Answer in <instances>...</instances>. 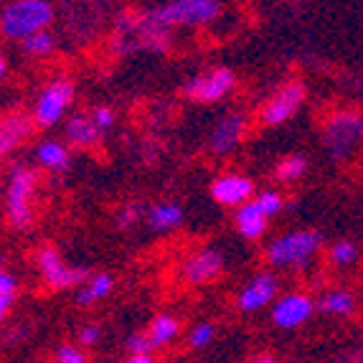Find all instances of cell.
<instances>
[{
  "mask_svg": "<svg viewBox=\"0 0 363 363\" xmlns=\"http://www.w3.org/2000/svg\"><path fill=\"white\" fill-rule=\"evenodd\" d=\"M236 84V77L231 69L216 67L211 72L201 74V77L188 79L183 84V94L194 102H216V99L226 97Z\"/></svg>",
  "mask_w": 363,
  "mask_h": 363,
  "instance_id": "8",
  "label": "cell"
},
{
  "mask_svg": "<svg viewBox=\"0 0 363 363\" xmlns=\"http://www.w3.org/2000/svg\"><path fill=\"white\" fill-rule=\"evenodd\" d=\"M128 348L133 356H150V351L155 345H152V340L145 333H133L128 338Z\"/></svg>",
  "mask_w": 363,
  "mask_h": 363,
  "instance_id": "28",
  "label": "cell"
},
{
  "mask_svg": "<svg viewBox=\"0 0 363 363\" xmlns=\"http://www.w3.org/2000/svg\"><path fill=\"white\" fill-rule=\"evenodd\" d=\"M305 170H308V160H305V155H290L277 165L274 173H277L279 181L292 183V181H297V178H303Z\"/></svg>",
  "mask_w": 363,
  "mask_h": 363,
  "instance_id": "23",
  "label": "cell"
},
{
  "mask_svg": "<svg viewBox=\"0 0 363 363\" xmlns=\"http://www.w3.org/2000/svg\"><path fill=\"white\" fill-rule=\"evenodd\" d=\"M38 267H41V274L51 290H67V287L79 285L86 277V269L69 267L54 247H43L38 252Z\"/></svg>",
  "mask_w": 363,
  "mask_h": 363,
  "instance_id": "9",
  "label": "cell"
},
{
  "mask_svg": "<svg viewBox=\"0 0 363 363\" xmlns=\"http://www.w3.org/2000/svg\"><path fill=\"white\" fill-rule=\"evenodd\" d=\"M99 133L102 130L94 125V120L86 115H74L67 122V138L72 145L77 147H94L99 143Z\"/></svg>",
  "mask_w": 363,
  "mask_h": 363,
  "instance_id": "17",
  "label": "cell"
},
{
  "mask_svg": "<svg viewBox=\"0 0 363 363\" xmlns=\"http://www.w3.org/2000/svg\"><path fill=\"white\" fill-rule=\"evenodd\" d=\"M252 363H274V361H272V358H269V356H262V358H255V361H252Z\"/></svg>",
  "mask_w": 363,
  "mask_h": 363,
  "instance_id": "36",
  "label": "cell"
},
{
  "mask_svg": "<svg viewBox=\"0 0 363 363\" xmlns=\"http://www.w3.org/2000/svg\"><path fill=\"white\" fill-rule=\"evenodd\" d=\"M72 99H74V84L72 82L59 79V82L49 84L36 99V107H33V122H36L38 128H54L56 122L64 117V112L69 109Z\"/></svg>",
  "mask_w": 363,
  "mask_h": 363,
  "instance_id": "7",
  "label": "cell"
},
{
  "mask_svg": "<svg viewBox=\"0 0 363 363\" xmlns=\"http://www.w3.org/2000/svg\"><path fill=\"white\" fill-rule=\"evenodd\" d=\"M221 269H224L221 252H216V249H199L183 264V277H186L188 285H211L213 279L221 274Z\"/></svg>",
  "mask_w": 363,
  "mask_h": 363,
  "instance_id": "11",
  "label": "cell"
},
{
  "mask_svg": "<svg viewBox=\"0 0 363 363\" xmlns=\"http://www.w3.org/2000/svg\"><path fill=\"white\" fill-rule=\"evenodd\" d=\"M255 201H257V206L262 208V213H264L267 218L274 216V213L282 208V196H279L277 191H264V194H262L259 199H255Z\"/></svg>",
  "mask_w": 363,
  "mask_h": 363,
  "instance_id": "27",
  "label": "cell"
},
{
  "mask_svg": "<svg viewBox=\"0 0 363 363\" xmlns=\"http://www.w3.org/2000/svg\"><path fill=\"white\" fill-rule=\"evenodd\" d=\"M178 333H181V323L173 315H155L150 323V330H147V338L152 340L155 348H160V345H168Z\"/></svg>",
  "mask_w": 363,
  "mask_h": 363,
  "instance_id": "19",
  "label": "cell"
},
{
  "mask_svg": "<svg viewBox=\"0 0 363 363\" xmlns=\"http://www.w3.org/2000/svg\"><path fill=\"white\" fill-rule=\"evenodd\" d=\"M99 335H102V330H99V325H84V328H82V330H79V343H84V345L97 343Z\"/></svg>",
  "mask_w": 363,
  "mask_h": 363,
  "instance_id": "33",
  "label": "cell"
},
{
  "mask_svg": "<svg viewBox=\"0 0 363 363\" xmlns=\"http://www.w3.org/2000/svg\"><path fill=\"white\" fill-rule=\"evenodd\" d=\"M236 229L244 239L255 242L259 236H264L267 231V216L262 213V208L257 206V201H249L242 208H236Z\"/></svg>",
  "mask_w": 363,
  "mask_h": 363,
  "instance_id": "16",
  "label": "cell"
},
{
  "mask_svg": "<svg viewBox=\"0 0 363 363\" xmlns=\"http://www.w3.org/2000/svg\"><path fill=\"white\" fill-rule=\"evenodd\" d=\"M183 221V208L176 203H155V206L147 211V224L155 231H168L181 226Z\"/></svg>",
  "mask_w": 363,
  "mask_h": 363,
  "instance_id": "18",
  "label": "cell"
},
{
  "mask_svg": "<svg viewBox=\"0 0 363 363\" xmlns=\"http://www.w3.org/2000/svg\"><path fill=\"white\" fill-rule=\"evenodd\" d=\"M33 128H36L33 117H28L21 109L0 117V157H8L26 138H30Z\"/></svg>",
  "mask_w": 363,
  "mask_h": 363,
  "instance_id": "14",
  "label": "cell"
},
{
  "mask_svg": "<svg viewBox=\"0 0 363 363\" xmlns=\"http://www.w3.org/2000/svg\"><path fill=\"white\" fill-rule=\"evenodd\" d=\"M112 285H115V279H112V274L102 272V274H94V277L86 282L82 290L77 292V303L79 305H91L97 303V300H102V297H107L109 292H112Z\"/></svg>",
  "mask_w": 363,
  "mask_h": 363,
  "instance_id": "21",
  "label": "cell"
},
{
  "mask_svg": "<svg viewBox=\"0 0 363 363\" xmlns=\"http://www.w3.org/2000/svg\"><path fill=\"white\" fill-rule=\"evenodd\" d=\"M325 145L333 157H345L363 140V115L358 112H338L328 120L323 130Z\"/></svg>",
  "mask_w": 363,
  "mask_h": 363,
  "instance_id": "5",
  "label": "cell"
},
{
  "mask_svg": "<svg viewBox=\"0 0 363 363\" xmlns=\"http://www.w3.org/2000/svg\"><path fill=\"white\" fill-rule=\"evenodd\" d=\"M315 310L313 297L305 292H290L282 300H277L272 308V320L279 328H300Z\"/></svg>",
  "mask_w": 363,
  "mask_h": 363,
  "instance_id": "12",
  "label": "cell"
},
{
  "mask_svg": "<svg viewBox=\"0 0 363 363\" xmlns=\"http://www.w3.org/2000/svg\"><path fill=\"white\" fill-rule=\"evenodd\" d=\"M244 128H247V122H244L242 115H226L211 133V150L216 152V155L231 152L242 143Z\"/></svg>",
  "mask_w": 363,
  "mask_h": 363,
  "instance_id": "15",
  "label": "cell"
},
{
  "mask_svg": "<svg viewBox=\"0 0 363 363\" xmlns=\"http://www.w3.org/2000/svg\"><path fill=\"white\" fill-rule=\"evenodd\" d=\"M356 257H358V249H356V244H351V242H338L333 249H330V262L338 267L353 264Z\"/></svg>",
  "mask_w": 363,
  "mask_h": 363,
  "instance_id": "25",
  "label": "cell"
},
{
  "mask_svg": "<svg viewBox=\"0 0 363 363\" xmlns=\"http://www.w3.org/2000/svg\"><path fill=\"white\" fill-rule=\"evenodd\" d=\"M221 16V3L216 0H173L155 8L152 18L157 23L168 26H201Z\"/></svg>",
  "mask_w": 363,
  "mask_h": 363,
  "instance_id": "4",
  "label": "cell"
},
{
  "mask_svg": "<svg viewBox=\"0 0 363 363\" xmlns=\"http://www.w3.org/2000/svg\"><path fill=\"white\" fill-rule=\"evenodd\" d=\"M274 295H277V279H274V274L259 272L236 295V305H239L242 313H257V310H262L264 305L272 303Z\"/></svg>",
  "mask_w": 363,
  "mask_h": 363,
  "instance_id": "13",
  "label": "cell"
},
{
  "mask_svg": "<svg viewBox=\"0 0 363 363\" xmlns=\"http://www.w3.org/2000/svg\"><path fill=\"white\" fill-rule=\"evenodd\" d=\"M13 292H16V279L0 267V297H13Z\"/></svg>",
  "mask_w": 363,
  "mask_h": 363,
  "instance_id": "32",
  "label": "cell"
},
{
  "mask_svg": "<svg viewBox=\"0 0 363 363\" xmlns=\"http://www.w3.org/2000/svg\"><path fill=\"white\" fill-rule=\"evenodd\" d=\"M56 363H86V356L74 345H61L56 351Z\"/></svg>",
  "mask_w": 363,
  "mask_h": 363,
  "instance_id": "29",
  "label": "cell"
},
{
  "mask_svg": "<svg viewBox=\"0 0 363 363\" xmlns=\"http://www.w3.org/2000/svg\"><path fill=\"white\" fill-rule=\"evenodd\" d=\"M320 310L323 313H330V315H348L353 310V295L345 290L328 292V295L320 300Z\"/></svg>",
  "mask_w": 363,
  "mask_h": 363,
  "instance_id": "22",
  "label": "cell"
},
{
  "mask_svg": "<svg viewBox=\"0 0 363 363\" xmlns=\"http://www.w3.org/2000/svg\"><path fill=\"white\" fill-rule=\"evenodd\" d=\"M125 363H155V358L152 356H130Z\"/></svg>",
  "mask_w": 363,
  "mask_h": 363,
  "instance_id": "35",
  "label": "cell"
},
{
  "mask_svg": "<svg viewBox=\"0 0 363 363\" xmlns=\"http://www.w3.org/2000/svg\"><path fill=\"white\" fill-rule=\"evenodd\" d=\"M91 120H94V125H97L99 130H107L115 125V112H112L109 107H94Z\"/></svg>",
  "mask_w": 363,
  "mask_h": 363,
  "instance_id": "30",
  "label": "cell"
},
{
  "mask_svg": "<svg viewBox=\"0 0 363 363\" xmlns=\"http://www.w3.org/2000/svg\"><path fill=\"white\" fill-rule=\"evenodd\" d=\"M54 21V6L46 0H16L0 11V30L6 38L26 41L33 33L49 28Z\"/></svg>",
  "mask_w": 363,
  "mask_h": 363,
  "instance_id": "1",
  "label": "cell"
},
{
  "mask_svg": "<svg viewBox=\"0 0 363 363\" xmlns=\"http://www.w3.org/2000/svg\"><path fill=\"white\" fill-rule=\"evenodd\" d=\"M36 155H38V163L46 165V168H51V170H67L69 168L67 147L61 145V143H56V140H43V143H38Z\"/></svg>",
  "mask_w": 363,
  "mask_h": 363,
  "instance_id": "20",
  "label": "cell"
},
{
  "mask_svg": "<svg viewBox=\"0 0 363 363\" xmlns=\"http://www.w3.org/2000/svg\"><path fill=\"white\" fill-rule=\"evenodd\" d=\"M36 170L26 168V165H16L11 170V183L6 191V208L8 218L16 229H26L33 221V208H30V199L36 194Z\"/></svg>",
  "mask_w": 363,
  "mask_h": 363,
  "instance_id": "2",
  "label": "cell"
},
{
  "mask_svg": "<svg viewBox=\"0 0 363 363\" xmlns=\"http://www.w3.org/2000/svg\"><path fill=\"white\" fill-rule=\"evenodd\" d=\"M213 335H216V328H213L211 323H201V325H196L194 330H191L188 343H191V348H206L213 340Z\"/></svg>",
  "mask_w": 363,
  "mask_h": 363,
  "instance_id": "26",
  "label": "cell"
},
{
  "mask_svg": "<svg viewBox=\"0 0 363 363\" xmlns=\"http://www.w3.org/2000/svg\"><path fill=\"white\" fill-rule=\"evenodd\" d=\"M211 196L221 206L242 208L255 196V183H252V178L242 176V173H224V176H218L213 181Z\"/></svg>",
  "mask_w": 363,
  "mask_h": 363,
  "instance_id": "10",
  "label": "cell"
},
{
  "mask_svg": "<svg viewBox=\"0 0 363 363\" xmlns=\"http://www.w3.org/2000/svg\"><path fill=\"white\" fill-rule=\"evenodd\" d=\"M23 43V51L30 56H49L51 51H54V36H51L49 30H41V33H33V36H28Z\"/></svg>",
  "mask_w": 363,
  "mask_h": 363,
  "instance_id": "24",
  "label": "cell"
},
{
  "mask_svg": "<svg viewBox=\"0 0 363 363\" xmlns=\"http://www.w3.org/2000/svg\"><path fill=\"white\" fill-rule=\"evenodd\" d=\"M303 102H305V84L290 82V84L277 89L272 97L262 104L257 120H259V125H264V128H277V125L290 120L297 109L303 107Z\"/></svg>",
  "mask_w": 363,
  "mask_h": 363,
  "instance_id": "6",
  "label": "cell"
},
{
  "mask_svg": "<svg viewBox=\"0 0 363 363\" xmlns=\"http://www.w3.org/2000/svg\"><path fill=\"white\" fill-rule=\"evenodd\" d=\"M140 216V206H135V203H130V206H125L120 211V218H117V226L120 229H128V226H133L135 221H138Z\"/></svg>",
  "mask_w": 363,
  "mask_h": 363,
  "instance_id": "31",
  "label": "cell"
},
{
  "mask_svg": "<svg viewBox=\"0 0 363 363\" xmlns=\"http://www.w3.org/2000/svg\"><path fill=\"white\" fill-rule=\"evenodd\" d=\"M320 242L318 231H292L267 247V259L274 267H303L318 252Z\"/></svg>",
  "mask_w": 363,
  "mask_h": 363,
  "instance_id": "3",
  "label": "cell"
},
{
  "mask_svg": "<svg viewBox=\"0 0 363 363\" xmlns=\"http://www.w3.org/2000/svg\"><path fill=\"white\" fill-rule=\"evenodd\" d=\"M3 74H6V59H3V54H0V79H3Z\"/></svg>",
  "mask_w": 363,
  "mask_h": 363,
  "instance_id": "37",
  "label": "cell"
},
{
  "mask_svg": "<svg viewBox=\"0 0 363 363\" xmlns=\"http://www.w3.org/2000/svg\"><path fill=\"white\" fill-rule=\"evenodd\" d=\"M11 305H13V297H0V323H3V318H6Z\"/></svg>",
  "mask_w": 363,
  "mask_h": 363,
  "instance_id": "34",
  "label": "cell"
}]
</instances>
